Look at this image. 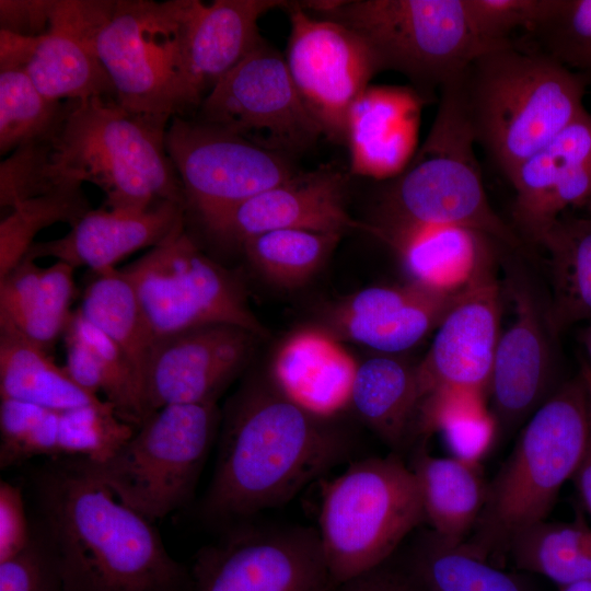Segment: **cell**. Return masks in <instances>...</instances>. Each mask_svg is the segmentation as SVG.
<instances>
[{
  "label": "cell",
  "instance_id": "obj_1",
  "mask_svg": "<svg viewBox=\"0 0 591 591\" xmlns=\"http://www.w3.org/2000/svg\"><path fill=\"white\" fill-rule=\"evenodd\" d=\"M33 528L49 546L65 591H190V570L153 522L126 506L85 457L48 459L31 474Z\"/></svg>",
  "mask_w": 591,
  "mask_h": 591
},
{
  "label": "cell",
  "instance_id": "obj_2",
  "mask_svg": "<svg viewBox=\"0 0 591 591\" xmlns=\"http://www.w3.org/2000/svg\"><path fill=\"white\" fill-rule=\"evenodd\" d=\"M352 447L329 418L300 406L275 384L252 381L227 409L200 517L223 529L246 523L290 501L346 461Z\"/></svg>",
  "mask_w": 591,
  "mask_h": 591
},
{
  "label": "cell",
  "instance_id": "obj_3",
  "mask_svg": "<svg viewBox=\"0 0 591 591\" xmlns=\"http://www.w3.org/2000/svg\"><path fill=\"white\" fill-rule=\"evenodd\" d=\"M587 80L514 44L476 57L460 74L476 144L508 177L587 109Z\"/></svg>",
  "mask_w": 591,
  "mask_h": 591
},
{
  "label": "cell",
  "instance_id": "obj_4",
  "mask_svg": "<svg viewBox=\"0 0 591 591\" xmlns=\"http://www.w3.org/2000/svg\"><path fill=\"white\" fill-rule=\"evenodd\" d=\"M591 442L581 374L563 384L528 419L506 462L488 483L482 513L463 544L494 563L523 529L544 521Z\"/></svg>",
  "mask_w": 591,
  "mask_h": 591
},
{
  "label": "cell",
  "instance_id": "obj_5",
  "mask_svg": "<svg viewBox=\"0 0 591 591\" xmlns=\"http://www.w3.org/2000/svg\"><path fill=\"white\" fill-rule=\"evenodd\" d=\"M475 144L457 76L440 89L430 131L406 167L387 181L378 221L371 224L379 233L420 225L465 227L526 255L524 240L489 204Z\"/></svg>",
  "mask_w": 591,
  "mask_h": 591
},
{
  "label": "cell",
  "instance_id": "obj_6",
  "mask_svg": "<svg viewBox=\"0 0 591 591\" xmlns=\"http://www.w3.org/2000/svg\"><path fill=\"white\" fill-rule=\"evenodd\" d=\"M169 121L130 112L113 99L78 101L53 140L57 172L65 183L100 187L106 208L143 211L172 201L186 210L165 146Z\"/></svg>",
  "mask_w": 591,
  "mask_h": 591
},
{
  "label": "cell",
  "instance_id": "obj_7",
  "mask_svg": "<svg viewBox=\"0 0 591 591\" xmlns=\"http://www.w3.org/2000/svg\"><path fill=\"white\" fill-rule=\"evenodd\" d=\"M300 5L355 31L381 71L401 72L427 101L476 57L500 48L478 34L465 0H313Z\"/></svg>",
  "mask_w": 591,
  "mask_h": 591
},
{
  "label": "cell",
  "instance_id": "obj_8",
  "mask_svg": "<svg viewBox=\"0 0 591 591\" xmlns=\"http://www.w3.org/2000/svg\"><path fill=\"white\" fill-rule=\"evenodd\" d=\"M425 522L398 453L352 462L324 491L317 533L335 589L386 563Z\"/></svg>",
  "mask_w": 591,
  "mask_h": 591
},
{
  "label": "cell",
  "instance_id": "obj_9",
  "mask_svg": "<svg viewBox=\"0 0 591 591\" xmlns=\"http://www.w3.org/2000/svg\"><path fill=\"white\" fill-rule=\"evenodd\" d=\"M193 0H115L96 37L116 102L139 114L188 117L201 104L186 63Z\"/></svg>",
  "mask_w": 591,
  "mask_h": 591
},
{
  "label": "cell",
  "instance_id": "obj_10",
  "mask_svg": "<svg viewBox=\"0 0 591 591\" xmlns=\"http://www.w3.org/2000/svg\"><path fill=\"white\" fill-rule=\"evenodd\" d=\"M218 424L216 402L166 405L109 456L85 460L116 498L154 522L193 498Z\"/></svg>",
  "mask_w": 591,
  "mask_h": 591
},
{
  "label": "cell",
  "instance_id": "obj_11",
  "mask_svg": "<svg viewBox=\"0 0 591 591\" xmlns=\"http://www.w3.org/2000/svg\"><path fill=\"white\" fill-rule=\"evenodd\" d=\"M120 271L131 283L155 339L212 324L267 336L241 280L207 256L185 225Z\"/></svg>",
  "mask_w": 591,
  "mask_h": 591
},
{
  "label": "cell",
  "instance_id": "obj_12",
  "mask_svg": "<svg viewBox=\"0 0 591 591\" xmlns=\"http://www.w3.org/2000/svg\"><path fill=\"white\" fill-rule=\"evenodd\" d=\"M165 146L183 185L185 217L198 223L298 173L287 155L195 117H172Z\"/></svg>",
  "mask_w": 591,
  "mask_h": 591
},
{
  "label": "cell",
  "instance_id": "obj_13",
  "mask_svg": "<svg viewBox=\"0 0 591 591\" xmlns=\"http://www.w3.org/2000/svg\"><path fill=\"white\" fill-rule=\"evenodd\" d=\"M194 117L283 155L304 151L324 136L283 55L266 39L216 84Z\"/></svg>",
  "mask_w": 591,
  "mask_h": 591
},
{
  "label": "cell",
  "instance_id": "obj_14",
  "mask_svg": "<svg viewBox=\"0 0 591 591\" xmlns=\"http://www.w3.org/2000/svg\"><path fill=\"white\" fill-rule=\"evenodd\" d=\"M200 548L190 591H334L317 530L310 526L225 529Z\"/></svg>",
  "mask_w": 591,
  "mask_h": 591
},
{
  "label": "cell",
  "instance_id": "obj_15",
  "mask_svg": "<svg viewBox=\"0 0 591 591\" xmlns=\"http://www.w3.org/2000/svg\"><path fill=\"white\" fill-rule=\"evenodd\" d=\"M286 9L290 34L283 57L292 82L324 136L345 143L350 108L381 71L376 57L348 26L312 15L297 1Z\"/></svg>",
  "mask_w": 591,
  "mask_h": 591
},
{
  "label": "cell",
  "instance_id": "obj_16",
  "mask_svg": "<svg viewBox=\"0 0 591 591\" xmlns=\"http://www.w3.org/2000/svg\"><path fill=\"white\" fill-rule=\"evenodd\" d=\"M213 242L229 247L274 230L301 229L345 234L361 231L378 237V229L352 218L346 206V177L322 166L290 179L199 222Z\"/></svg>",
  "mask_w": 591,
  "mask_h": 591
},
{
  "label": "cell",
  "instance_id": "obj_17",
  "mask_svg": "<svg viewBox=\"0 0 591 591\" xmlns=\"http://www.w3.org/2000/svg\"><path fill=\"white\" fill-rule=\"evenodd\" d=\"M258 338L239 326L212 324L155 339L144 376L147 416L166 405L216 402Z\"/></svg>",
  "mask_w": 591,
  "mask_h": 591
},
{
  "label": "cell",
  "instance_id": "obj_18",
  "mask_svg": "<svg viewBox=\"0 0 591 591\" xmlns=\"http://www.w3.org/2000/svg\"><path fill=\"white\" fill-rule=\"evenodd\" d=\"M500 321L501 291L491 268L466 288L436 328L417 364L424 398L445 389L487 393Z\"/></svg>",
  "mask_w": 591,
  "mask_h": 591
},
{
  "label": "cell",
  "instance_id": "obj_19",
  "mask_svg": "<svg viewBox=\"0 0 591 591\" xmlns=\"http://www.w3.org/2000/svg\"><path fill=\"white\" fill-rule=\"evenodd\" d=\"M514 316L501 331L487 393L497 430L507 434L535 413L549 394L553 358L548 317L530 288L512 280Z\"/></svg>",
  "mask_w": 591,
  "mask_h": 591
},
{
  "label": "cell",
  "instance_id": "obj_20",
  "mask_svg": "<svg viewBox=\"0 0 591 591\" xmlns=\"http://www.w3.org/2000/svg\"><path fill=\"white\" fill-rule=\"evenodd\" d=\"M115 0H55L49 32L38 38L26 72L55 101L116 100L96 51V37Z\"/></svg>",
  "mask_w": 591,
  "mask_h": 591
},
{
  "label": "cell",
  "instance_id": "obj_21",
  "mask_svg": "<svg viewBox=\"0 0 591 591\" xmlns=\"http://www.w3.org/2000/svg\"><path fill=\"white\" fill-rule=\"evenodd\" d=\"M134 430L106 401L71 409L16 402L2 419L0 467L8 468L35 456L101 461L114 453Z\"/></svg>",
  "mask_w": 591,
  "mask_h": 591
},
{
  "label": "cell",
  "instance_id": "obj_22",
  "mask_svg": "<svg viewBox=\"0 0 591 591\" xmlns=\"http://www.w3.org/2000/svg\"><path fill=\"white\" fill-rule=\"evenodd\" d=\"M466 289L447 293L409 282L362 289L335 305L327 329L338 340L395 355L418 344L436 329Z\"/></svg>",
  "mask_w": 591,
  "mask_h": 591
},
{
  "label": "cell",
  "instance_id": "obj_23",
  "mask_svg": "<svg viewBox=\"0 0 591 591\" xmlns=\"http://www.w3.org/2000/svg\"><path fill=\"white\" fill-rule=\"evenodd\" d=\"M185 225V207L162 201L143 211L102 207L86 212L61 237L35 242L24 257H53L92 273L112 268L131 253L154 247Z\"/></svg>",
  "mask_w": 591,
  "mask_h": 591
},
{
  "label": "cell",
  "instance_id": "obj_24",
  "mask_svg": "<svg viewBox=\"0 0 591 591\" xmlns=\"http://www.w3.org/2000/svg\"><path fill=\"white\" fill-rule=\"evenodd\" d=\"M428 101L412 86L369 85L350 108L346 141L354 175L391 179L416 152Z\"/></svg>",
  "mask_w": 591,
  "mask_h": 591
},
{
  "label": "cell",
  "instance_id": "obj_25",
  "mask_svg": "<svg viewBox=\"0 0 591 591\" xmlns=\"http://www.w3.org/2000/svg\"><path fill=\"white\" fill-rule=\"evenodd\" d=\"M283 0H193L186 27V63L202 102L216 84L265 38L257 22L288 5Z\"/></svg>",
  "mask_w": 591,
  "mask_h": 591
},
{
  "label": "cell",
  "instance_id": "obj_26",
  "mask_svg": "<svg viewBox=\"0 0 591 591\" xmlns=\"http://www.w3.org/2000/svg\"><path fill=\"white\" fill-rule=\"evenodd\" d=\"M398 254L412 282L434 291L466 289L494 268L496 245L489 235L465 227L420 225L380 232Z\"/></svg>",
  "mask_w": 591,
  "mask_h": 591
},
{
  "label": "cell",
  "instance_id": "obj_27",
  "mask_svg": "<svg viewBox=\"0 0 591 591\" xmlns=\"http://www.w3.org/2000/svg\"><path fill=\"white\" fill-rule=\"evenodd\" d=\"M358 364L326 331L303 329L288 337L273 361V382L290 399L329 418L347 403Z\"/></svg>",
  "mask_w": 591,
  "mask_h": 591
},
{
  "label": "cell",
  "instance_id": "obj_28",
  "mask_svg": "<svg viewBox=\"0 0 591 591\" xmlns=\"http://www.w3.org/2000/svg\"><path fill=\"white\" fill-rule=\"evenodd\" d=\"M73 273L74 268L63 262L40 267L23 257L0 278V321L49 352L73 312Z\"/></svg>",
  "mask_w": 591,
  "mask_h": 591
},
{
  "label": "cell",
  "instance_id": "obj_29",
  "mask_svg": "<svg viewBox=\"0 0 591 591\" xmlns=\"http://www.w3.org/2000/svg\"><path fill=\"white\" fill-rule=\"evenodd\" d=\"M412 470L419 489L425 522L452 544L463 543L484 508L488 483L477 461L434 456L425 442L413 452Z\"/></svg>",
  "mask_w": 591,
  "mask_h": 591
},
{
  "label": "cell",
  "instance_id": "obj_30",
  "mask_svg": "<svg viewBox=\"0 0 591 591\" xmlns=\"http://www.w3.org/2000/svg\"><path fill=\"white\" fill-rule=\"evenodd\" d=\"M62 338L63 368L73 381L94 395L102 393L120 419L138 427L147 417L143 387L119 347L78 309L72 312Z\"/></svg>",
  "mask_w": 591,
  "mask_h": 591
},
{
  "label": "cell",
  "instance_id": "obj_31",
  "mask_svg": "<svg viewBox=\"0 0 591 591\" xmlns=\"http://www.w3.org/2000/svg\"><path fill=\"white\" fill-rule=\"evenodd\" d=\"M424 399L417 364L382 354L358 364L350 404L395 453L407 443Z\"/></svg>",
  "mask_w": 591,
  "mask_h": 591
},
{
  "label": "cell",
  "instance_id": "obj_32",
  "mask_svg": "<svg viewBox=\"0 0 591 591\" xmlns=\"http://www.w3.org/2000/svg\"><path fill=\"white\" fill-rule=\"evenodd\" d=\"M406 541L392 559L417 591H530L514 575L430 529Z\"/></svg>",
  "mask_w": 591,
  "mask_h": 591
},
{
  "label": "cell",
  "instance_id": "obj_33",
  "mask_svg": "<svg viewBox=\"0 0 591 591\" xmlns=\"http://www.w3.org/2000/svg\"><path fill=\"white\" fill-rule=\"evenodd\" d=\"M0 396L49 409H71L105 402L78 383L49 352L0 321Z\"/></svg>",
  "mask_w": 591,
  "mask_h": 591
},
{
  "label": "cell",
  "instance_id": "obj_34",
  "mask_svg": "<svg viewBox=\"0 0 591 591\" xmlns=\"http://www.w3.org/2000/svg\"><path fill=\"white\" fill-rule=\"evenodd\" d=\"M538 245L549 255L553 297L548 317L554 333L573 323H591V212L560 216Z\"/></svg>",
  "mask_w": 591,
  "mask_h": 591
},
{
  "label": "cell",
  "instance_id": "obj_35",
  "mask_svg": "<svg viewBox=\"0 0 591 591\" xmlns=\"http://www.w3.org/2000/svg\"><path fill=\"white\" fill-rule=\"evenodd\" d=\"M78 310L125 354L144 394L146 370L155 338L131 283L120 269L93 273Z\"/></svg>",
  "mask_w": 591,
  "mask_h": 591
},
{
  "label": "cell",
  "instance_id": "obj_36",
  "mask_svg": "<svg viewBox=\"0 0 591 591\" xmlns=\"http://www.w3.org/2000/svg\"><path fill=\"white\" fill-rule=\"evenodd\" d=\"M590 161L591 114L586 111L510 176L515 193L512 217L519 235L548 193Z\"/></svg>",
  "mask_w": 591,
  "mask_h": 591
},
{
  "label": "cell",
  "instance_id": "obj_37",
  "mask_svg": "<svg viewBox=\"0 0 591 591\" xmlns=\"http://www.w3.org/2000/svg\"><path fill=\"white\" fill-rule=\"evenodd\" d=\"M508 554L559 587L591 582V529L583 523L537 522L512 538Z\"/></svg>",
  "mask_w": 591,
  "mask_h": 591
},
{
  "label": "cell",
  "instance_id": "obj_38",
  "mask_svg": "<svg viewBox=\"0 0 591 591\" xmlns=\"http://www.w3.org/2000/svg\"><path fill=\"white\" fill-rule=\"evenodd\" d=\"M341 235L301 229L264 232L239 247L248 264L271 283L296 288L325 264Z\"/></svg>",
  "mask_w": 591,
  "mask_h": 591
},
{
  "label": "cell",
  "instance_id": "obj_39",
  "mask_svg": "<svg viewBox=\"0 0 591 591\" xmlns=\"http://www.w3.org/2000/svg\"><path fill=\"white\" fill-rule=\"evenodd\" d=\"M77 102L48 99L25 69L0 71V153L54 138Z\"/></svg>",
  "mask_w": 591,
  "mask_h": 591
},
{
  "label": "cell",
  "instance_id": "obj_40",
  "mask_svg": "<svg viewBox=\"0 0 591 591\" xmlns=\"http://www.w3.org/2000/svg\"><path fill=\"white\" fill-rule=\"evenodd\" d=\"M91 209L80 183L65 185L10 209L0 222V278L22 260L39 231L58 222L71 228Z\"/></svg>",
  "mask_w": 591,
  "mask_h": 591
},
{
  "label": "cell",
  "instance_id": "obj_41",
  "mask_svg": "<svg viewBox=\"0 0 591 591\" xmlns=\"http://www.w3.org/2000/svg\"><path fill=\"white\" fill-rule=\"evenodd\" d=\"M530 34L536 50L591 83V0H553Z\"/></svg>",
  "mask_w": 591,
  "mask_h": 591
},
{
  "label": "cell",
  "instance_id": "obj_42",
  "mask_svg": "<svg viewBox=\"0 0 591 591\" xmlns=\"http://www.w3.org/2000/svg\"><path fill=\"white\" fill-rule=\"evenodd\" d=\"M54 138L26 142L0 163V206L18 204L65 185L53 159ZM81 184V183H80Z\"/></svg>",
  "mask_w": 591,
  "mask_h": 591
},
{
  "label": "cell",
  "instance_id": "obj_43",
  "mask_svg": "<svg viewBox=\"0 0 591 591\" xmlns=\"http://www.w3.org/2000/svg\"><path fill=\"white\" fill-rule=\"evenodd\" d=\"M478 34L489 44H513L509 34L515 28L532 33L548 12L553 0H465Z\"/></svg>",
  "mask_w": 591,
  "mask_h": 591
},
{
  "label": "cell",
  "instance_id": "obj_44",
  "mask_svg": "<svg viewBox=\"0 0 591 591\" xmlns=\"http://www.w3.org/2000/svg\"><path fill=\"white\" fill-rule=\"evenodd\" d=\"M0 591H65L58 564L34 528L31 544L0 563Z\"/></svg>",
  "mask_w": 591,
  "mask_h": 591
},
{
  "label": "cell",
  "instance_id": "obj_45",
  "mask_svg": "<svg viewBox=\"0 0 591 591\" xmlns=\"http://www.w3.org/2000/svg\"><path fill=\"white\" fill-rule=\"evenodd\" d=\"M33 528L22 487L0 483V563L22 553L32 542Z\"/></svg>",
  "mask_w": 591,
  "mask_h": 591
},
{
  "label": "cell",
  "instance_id": "obj_46",
  "mask_svg": "<svg viewBox=\"0 0 591 591\" xmlns=\"http://www.w3.org/2000/svg\"><path fill=\"white\" fill-rule=\"evenodd\" d=\"M55 0H0V31L40 37L50 30Z\"/></svg>",
  "mask_w": 591,
  "mask_h": 591
},
{
  "label": "cell",
  "instance_id": "obj_47",
  "mask_svg": "<svg viewBox=\"0 0 591 591\" xmlns=\"http://www.w3.org/2000/svg\"><path fill=\"white\" fill-rule=\"evenodd\" d=\"M334 591H417L392 557L359 577L338 586Z\"/></svg>",
  "mask_w": 591,
  "mask_h": 591
},
{
  "label": "cell",
  "instance_id": "obj_48",
  "mask_svg": "<svg viewBox=\"0 0 591 591\" xmlns=\"http://www.w3.org/2000/svg\"><path fill=\"white\" fill-rule=\"evenodd\" d=\"M38 38L0 31V71L26 69Z\"/></svg>",
  "mask_w": 591,
  "mask_h": 591
},
{
  "label": "cell",
  "instance_id": "obj_49",
  "mask_svg": "<svg viewBox=\"0 0 591 591\" xmlns=\"http://www.w3.org/2000/svg\"><path fill=\"white\" fill-rule=\"evenodd\" d=\"M584 506L591 517V442L584 460L573 476Z\"/></svg>",
  "mask_w": 591,
  "mask_h": 591
},
{
  "label": "cell",
  "instance_id": "obj_50",
  "mask_svg": "<svg viewBox=\"0 0 591 591\" xmlns=\"http://www.w3.org/2000/svg\"><path fill=\"white\" fill-rule=\"evenodd\" d=\"M581 376L584 381L587 394H588V403H589V417H590V436H591V368L588 364H584L582 367Z\"/></svg>",
  "mask_w": 591,
  "mask_h": 591
},
{
  "label": "cell",
  "instance_id": "obj_51",
  "mask_svg": "<svg viewBox=\"0 0 591 591\" xmlns=\"http://www.w3.org/2000/svg\"><path fill=\"white\" fill-rule=\"evenodd\" d=\"M559 591H591V582H579L560 587Z\"/></svg>",
  "mask_w": 591,
  "mask_h": 591
},
{
  "label": "cell",
  "instance_id": "obj_52",
  "mask_svg": "<svg viewBox=\"0 0 591 591\" xmlns=\"http://www.w3.org/2000/svg\"><path fill=\"white\" fill-rule=\"evenodd\" d=\"M583 343L590 360V364L588 366L591 368V323L589 324L583 334Z\"/></svg>",
  "mask_w": 591,
  "mask_h": 591
}]
</instances>
